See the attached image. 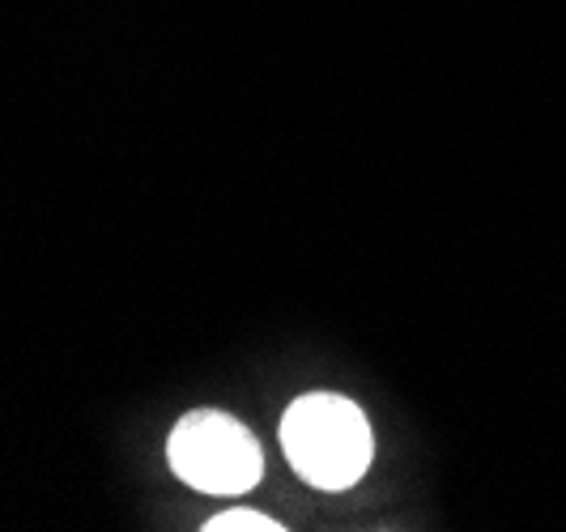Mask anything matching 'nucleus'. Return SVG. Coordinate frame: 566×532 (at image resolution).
<instances>
[{"instance_id":"3","label":"nucleus","mask_w":566,"mask_h":532,"mask_svg":"<svg viewBox=\"0 0 566 532\" xmlns=\"http://www.w3.org/2000/svg\"><path fill=\"white\" fill-rule=\"evenodd\" d=\"M285 524L277 520H269V515H260V511H222V515H213V520H205V532H282Z\"/></svg>"},{"instance_id":"2","label":"nucleus","mask_w":566,"mask_h":532,"mask_svg":"<svg viewBox=\"0 0 566 532\" xmlns=\"http://www.w3.org/2000/svg\"><path fill=\"white\" fill-rule=\"evenodd\" d=\"M170 469L184 477L192 490L205 494H239L252 490L260 481V444L243 421L227 418V414H188L170 430Z\"/></svg>"},{"instance_id":"1","label":"nucleus","mask_w":566,"mask_h":532,"mask_svg":"<svg viewBox=\"0 0 566 532\" xmlns=\"http://www.w3.org/2000/svg\"><path fill=\"white\" fill-rule=\"evenodd\" d=\"M282 448L307 486L349 490L370 465V421L345 396L307 393L285 409Z\"/></svg>"}]
</instances>
